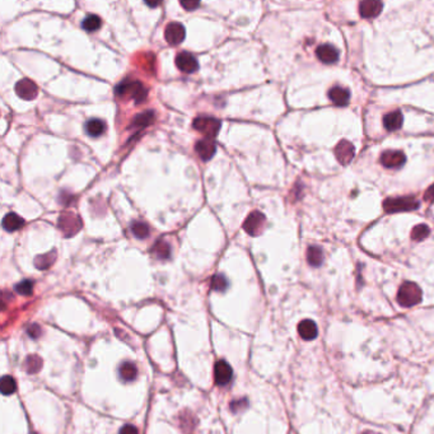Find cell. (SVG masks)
Instances as JSON below:
<instances>
[{
	"instance_id": "obj_1",
	"label": "cell",
	"mask_w": 434,
	"mask_h": 434,
	"mask_svg": "<svg viewBox=\"0 0 434 434\" xmlns=\"http://www.w3.org/2000/svg\"><path fill=\"white\" fill-rule=\"evenodd\" d=\"M116 96L121 98H131L136 105L145 101L148 96V89L139 80H122L115 88Z\"/></svg>"
},
{
	"instance_id": "obj_2",
	"label": "cell",
	"mask_w": 434,
	"mask_h": 434,
	"mask_svg": "<svg viewBox=\"0 0 434 434\" xmlns=\"http://www.w3.org/2000/svg\"><path fill=\"white\" fill-rule=\"evenodd\" d=\"M397 301L402 307H413L422 301V290L416 284L406 281L398 289Z\"/></svg>"
},
{
	"instance_id": "obj_3",
	"label": "cell",
	"mask_w": 434,
	"mask_h": 434,
	"mask_svg": "<svg viewBox=\"0 0 434 434\" xmlns=\"http://www.w3.org/2000/svg\"><path fill=\"white\" fill-rule=\"evenodd\" d=\"M193 126L195 130L204 134L208 139H213L219 133L220 121L218 118H209V116H200L194 120Z\"/></svg>"
},
{
	"instance_id": "obj_4",
	"label": "cell",
	"mask_w": 434,
	"mask_h": 434,
	"mask_svg": "<svg viewBox=\"0 0 434 434\" xmlns=\"http://www.w3.org/2000/svg\"><path fill=\"white\" fill-rule=\"evenodd\" d=\"M383 208L387 213H397V211H410L419 208L418 200L413 197H396L387 199L383 202Z\"/></svg>"
},
{
	"instance_id": "obj_5",
	"label": "cell",
	"mask_w": 434,
	"mask_h": 434,
	"mask_svg": "<svg viewBox=\"0 0 434 434\" xmlns=\"http://www.w3.org/2000/svg\"><path fill=\"white\" fill-rule=\"evenodd\" d=\"M57 227L65 237H72L80 231L81 220L73 213H64L57 220Z\"/></svg>"
},
{
	"instance_id": "obj_6",
	"label": "cell",
	"mask_w": 434,
	"mask_h": 434,
	"mask_svg": "<svg viewBox=\"0 0 434 434\" xmlns=\"http://www.w3.org/2000/svg\"><path fill=\"white\" fill-rule=\"evenodd\" d=\"M266 218L263 213L260 211H252L250 215L247 217V219L244 220L243 223V229L250 236L255 237V236L261 235V232L264 231V227H265Z\"/></svg>"
},
{
	"instance_id": "obj_7",
	"label": "cell",
	"mask_w": 434,
	"mask_h": 434,
	"mask_svg": "<svg viewBox=\"0 0 434 434\" xmlns=\"http://www.w3.org/2000/svg\"><path fill=\"white\" fill-rule=\"evenodd\" d=\"M15 93L18 94V97H21L22 100L32 101L39 94V88H37L36 83L31 79H22V80L17 81V84H15Z\"/></svg>"
},
{
	"instance_id": "obj_8",
	"label": "cell",
	"mask_w": 434,
	"mask_h": 434,
	"mask_svg": "<svg viewBox=\"0 0 434 434\" xmlns=\"http://www.w3.org/2000/svg\"><path fill=\"white\" fill-rule=\"evenodd\" d=\"M176 67L186 74H193L199 69V63L190 52L182 51L176 56Z\"/></svg>"
},
{
	"instance_id": "obj_9",
	"label": "cell",
	"mask_w": 434,
	"mask_h": 434,
	"mask_svg": "<svg viewBox=\"0 0 434 434\" xmlns=\"http://www.w3.org/2000/svg\"><path fill=\"white\" fill-rule=\"evenodd\" d=\"M185 36H186V31H185V27L181 23L173 22V23H169L166 27L164 37H166V41L169 45H180L185 39Z\"/></svg>"
},
{
	"instance_id": "obj_10",
	"label": "cell",
	"mask_w": 434,
	"mask_h": 434,
	"mask_svg": "<svg viewBox=\"0 0 434 434\" xmlns=\"http://www.w3.org/2000/svg\"><path fill=\"white\" fill-rule=\"evenodd\" d=\"M233 376L232 368L226 360H219L214 367V380L218 386H226L231 382Z\"/></svg>"
},
{
	"instance_id": "obj_11",
	"label": "cell",
	"mask_w": 434,
	"mask_h": 434,
	"mask_svg": "<svg viewBox=\"0 0 434 434\" xmlns=\"http://www.w3.org/2000/svg\"><path fill=\"white\" fill-rule=\"evenodd\" d=\"M406 157L402 152L387 151L381 156V163L387 168H398L405 163Z\"/></svg>"
},
{
	"instance_id": "obj_12",
	"label": "cell",
	"mask_w": 434,
	"mask_h": 434,
	"mask_svg": "<svg viewBox=\"0 0 434 434\" xmlns=\"http://www.w3.org/2000/svg\"><path fill=\"white\" fill-rule=\"evenodd\" d=\"M335 156L341 164H348L354 157V147L348 140H343L335 148Z\"/></svg>"
},
{
	"instance_id": "obj_13",
	"label": "cell",
	"mask_w": 434,
	"mask_h": 434,
	"mask_svg": "<svg viewBox=\"0 0 434 434\" xmlns=\"http://www.w3.org/2000/svg\"><path fill=\"white\" fill-rule=\"evenodd\" d=\"M382 12V3L377 0H365L359 4V14L363 18H374Z\"/></svg>"
},
{
	"instance_id": "obj_14",
	"label": "cell",
	"mask_w": 434,
	"mask_h": 434,
	"mask_svg": "<svg viewBox=\"0 0 434 434\" xmlns=\"http://www.w3.org/2000/svg\"><path fill=\"white\" fill-rule=\"evenodd\" d=\"M195 151L202 160H210L217 152V145L211 142V139H204L196 143Z\"/></svg>"
},
{
	"instance_id": "obj_15",
	"label": "cell",
	"mask_w": 434,
	"mask_h": 434,
	"mask_svg": "<svg viewBox=\"0 0 434 434\" xmlns=\"http://www.w3.org/2000/svg\"><path fill=\"white\" fill-rule=\"evenodd\" d=\"M316 55L318 57V60L325 64H334L339 59V51L329 43H323V45L318 46L316 50Z\"/></svg>"
},
{
	"instance_id": "obj_16",
	"label": "cell",
	"mask_w": 434,
	"mask_h": 434,
	"mask_svg": "<svg viewBox=\"0 0 434 434\" xmlns=\"http://www.w3.org/2000/svg\"><path fill=\"white\" fill-rule=\"evenodd\" d=\"M298 332L302 339L305 340H314L318 334L316 323L312 320H303L298 325Z\"/></svg>"
},
{
	"instance_id": "obj_17",
	"label": "cell",
	"mask_w": 434,
	"mask_h": 434,
	"mask_svg": "<svg viewBox=\"0 0 434 434\" xmlns=\"http://www.w3.org/2000/svg\"><path fill=\"white\" fill-rule=\"evenodd\" d=\"M24 226V219L15 213H8L3 218V228L6 232H15Z\"/></svg>"
},
{
	"instance_id": "obj_18",
	"label": "cell",
	"mask_w": 434,
	"mask_h": 434,
	"mask_svg": "<svg viewBox=\"0 0 434 434\" xmlns=\"http://www.w3.org/2000/svg\"><path fill=\"white\" fill-rule=\"evenodd\" d=\"M329 98L331 100V102L335 103L336 106H344L349 102L350 93L348 89H345V88L334 87L330 89Z\"/></svg>"
},
{
	"instance_id": "obj_19",
	"label": "cell",
	"mask_w": 434,
	"mask_h": 434,
	"mask_svg": "<svg viewBox=\"0 0 434 434\" xmlns=\"http://www.w3.org/2000/svg\"><path fill=\"white\" fill-rule=\"evenodd\" d=\"M106 131V124L105 121L100 120V118H91V120L87 121L85 124V133L88 134L92 138H98V136L102 135Z\"/></svg>"
},
{
	"instance_id": "obj_20",
	"label": "cell",
	"mask_w": 434,
	"mask_h": 434,
	"mask_svg": "<svg viewBox=\"0 0 434 434\" xmlns=\"http://www.w3.org/2000/svg\"><path fill=\"white\" fill-rule=\"evenodd\" d=\"M383 125L389 131H395L398 130L402 125V115L400 111H394L387 114L383 118Z\"/></svg>"
},
{
	"instance_id": "obj_21",
	"label": "cell",
	"mask_w": 434,
	"mask_h": 434,
	"mask_svg": "<svg viewBox=\"0 0 434 434\" xmlns=\"http://www.w3.org/2000/svg\"><path fill=\"white\" fill-rule=\"evenodd\" d=\"M154 118H156V114L154 111H145L142 114L136 115L135 118L131 120V127H138V129H142V127H147L151 124H153Z\"/></svg>"
},
{
	"instance_id": "obj_22",
	"label": "cell",
	"mask_w": 434,
	"mask_h": 434,
	"mask_svg": "<svg viewBox=\"0 0 434 434\" xmlns=\"http://www.w3.org/2000/svg\"><path fill=\"white\" fill-rule=\"evenodd\" d=\"M152 255L158 260H167L171 256V246L163 239H158L152 248Z\"/></svg>"
},
{
	"instance_id": "obj_23",
	"label": "cell",
	"mask_w": 434,
	"mask_h": 434,
	"mask_svg": "<svg viewBox=\"0 0 434 434\" xmlns=\"http://www.w3.org/2000/svg\"><path fill=\"white\" fill-rule=\"evenodd\" d=\"M118 374H120V378L125 382H130L136 378V374H138V368L134 363L131 362H125L120 365L118 368Z\"/></svg>"
},
{
	"instance_id": "obj_24",
	"label": "cell",
	"mask_w": 434,
	"mask_h": 434,
	"mask_svg": "<svg viewBox=\"0 0 434 434\" xmlns=\"http://www.w3.org/2000/svg\"><path fill=\"white\" fill-rule=\"evenodd\" d=\"M55 259H56V251H52V252H47L45 255H39L35 260V265L39 270H46L50 266L54 264Z\"/></svg>"
},
{
	"instance_id": "obj_25",
	"label": "cell",
	"mask_w": 434,
	"mask_h": 434,
	"mask_svg": "<svg viewBox=\"0 0 434 434\" xmlns=\"http://www.w3.org/2000/svg\"><path fill=\"white\" fill-rule=\"evenodd\" d=\"M131 232H133L134 237L139 239L147 238L151 233V229H149L148 224L144 223V222H140V220H134L131 223Z\"/></svg>"
},
{
	"instance_id": "obj_26",
	"label": "cell",
	"mask_w": 434,
	"mask_h": 434,
	"mask_svg": "<svg viewBox=\"0 0 434 434\" xmlns=\"http://www.w3.org/2000/svg\"><path fill=\"white\" fill-rule=\"evenodd\" d=\"M323 255L321 248H318L317 246H311L307 250V261L311 266L317 268L322 264Z\"/></svg>"
},
{
	"instance_id": "obj_27",
	"label": "cell",
	"mask_w": 434,
	"mask_h": 434,
	"mask_svg": "<svg viewBox=\"0 0 434 434\" xmlns=\"http://www.w3.org/2000/svg\"><path fill=\"white\" fill-rule=\"evenodd\" d=\"M101 26H102V21L98 15L91 14L85 17L81 22V28L87 32H94V31L100 30Z\"/></svg>"
},
{
	"instance_id": "obj_28",
	"label": "cell",
	"mask_w": 434,
	"mask_h": 434,
	"mask_svg": "<svg viewBox=\"0 0 434 434\" xmlns=\"http://www.w3.org/2000/svg\"><path fill=\"white\" fill-rule=\"evenodd\" d=\"M429 227L425 226V224H419V226L414 227L413 232H411V239L414 241H422V239L427 238L429 236Z\"/></svg>"
},
{
	"instance_id": "obj_29",
	"label": "cell",
	"mask_w": 434,
	"mask_h": 434,
	"mask_svg": "<svg viewBox=\"0 0 434 434\" xmlns=\"http://www.w3.org/2000/svg\"><path fill=\"white\" fill-rule=\"evenodd\" d=\"M42 367V360L37 355H31L26 359V369L28 373H36Z\"/></svg>"
},
{
	"instance_id": "obj_30",
	"label": "cell",
	"mask_w": 434,
	"mask_h": 434,
	"mask_svg": "<svg viewBox=\"0 0 434 434\" xmlns=\"http://www.w3.org/2000/svg\"><path fill=\"white\" fill-rule=\"evenodd\" d=\"M227 286H228V281L224 277V275H214L213 279H211V289L215 290V292H223V290L227 289Z\"/></svg>"
},
{
	"instance_id": "obj_31",
	"label": "cell",
	"mask_w": 434,
	"mask_h": 434,
	"mask_svg": "<svg viewBox=\"0 0 434 434\" xmlns=\"http://www.w3.org/2000/svg\"><path fill=\"white\" fill-rule=\"evenodd\" d=\"M17 386H15L14 378L10 377V376H4L3 380H1V392L4 395H12L13 392L15 391Z\"/></svg>"
},
{
	"instance_id": "obj_32",
	"label": "cell",
	"mask_w": 434,
	"mask_h": 434,
	"mask_svg": "<svg viewBox=\"0 0 434 434\" xmlns=\"http://www.w3.org/2000/svg\"><path fill=\"white\" fill-rule=\"evenodd\" d=\"M15 292L19 293L21 296H31L34 292V281L23 280L15 285Z\"/></svg>"
},
{
	"instance_id": "obj_33",
	"label": "cell",
	"mask_w": 434,
	"mask_h": 434,
	"mask_svg": "<svg viewBox=\"0 0 434 434\" xmlns=\"http://www.w3.org/2000/svg\"><path fill=\"white\" fill-rule=\"evenodd\" d=\"M120 434H139V432L134 425H125L120 429Z\"/></svg>"
},
{
	"instance_id": "obj_34",
	"label": "cell",
	"mask_w": 434,
	"mask_h": 434,
	"mask_svg": "<svg viewBox=\"0 0 434 434\" xmlns=\"http://www.w3.org/2000/svg\"><path fill=\"white\" fill-rule=\"evenodd\" d=\"M181 5L186 10H194L200 5V3H197V1H181Z\"/></svg>"
},
{
	"instance_id": "obj_35",
	"label": "cell",
	"mask_w": 434,
	"mask_h": 434,
	"mask_svg": "<svg viewBox=\"0 0 434 434\" xmlns=\"http://www.w3.org/2000/svg\"><path fill=\"white\" fill-rule=\"evenodd\" d=\"M246 402H247V401L246 400H241V401H233L232 402V405H231V409H232L233 411H235V413H237V411L239 410L238 407L241 406L242 409H243L244 406H246Z\"/></svg>"
},
{
	"instance_id": "obj_36",
	"label": "cell",
	"mask_w": 434,
	"mask_h": 434,
	"mask_svg": "<svg viewBox=\"0 0 434 434\" xmlns=\"http://www.w3.org/2000/svg\"><path fill=\"white\" fill-rule=\"evenodd\" d=\"M424 197H425V200H427V201H432V202L434 201V185H432V186L429 187L428 190L425 191Z\"/></svg>"
},
{
	"instance_id": "obj_37",
	"label": "cell",
	"mask_w": 434,
	"mask_h": 434,
	"mask_svg": "<svg viewBox=\"0 0 434 434\" xmlns=\"http://www.w3.org/2000/svg\"><path fill=\"white\" fill-rule=\"evenodd\" d=\"M28 334H30L32 338H37V336H39V334H41V329H39L37 325L31 326L30 329H28Z\"/></svg>"
},
{
	"instance_id": "obj_38",
	"label": "cell",
	"mask_w": 434,
	"mask_h": 434,
	"mask_svg": "<svg viewBox=\"0 0 434 434\" xmlns=\"http://www.w3.org/2000/svg\"><path fill=\"white\" fill-rule=\"evenodd\" d=\"M147 5H149V6H157V5H159V3H149V1H147Z\"/></svg>"
},
{
	"instance_id": "obj_39",
	"label": "cell",
	"mask_w": 434,
	"mask_h": 434,
	"mask_svg": "<svg viewBox=\"0 0 434 434\" xmlns=\"http://www.w3.org/2000/svg\"><path fill=\"white\" fill-rule=\"evenodd\" d=\"M363 434H378V433H373V432H365V433H363Z\"/></svg>"
}]
</instances>
